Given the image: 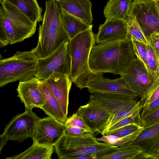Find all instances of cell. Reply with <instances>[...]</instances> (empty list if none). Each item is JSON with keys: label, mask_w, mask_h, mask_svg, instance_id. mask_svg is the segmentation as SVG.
Wrapping results in <instances>:
<instances>
[{"label": "cell", "mask_w": 159, "mask_h": 159, "mask_svg": "<svg viewBox=\"0 0 159 159\" xmlns=\"http://www.w3.org/2000/svg\"><path fill=\"white\" fill-rule=\"evenodd\" d=\"M57 2L61 9L87 24H92V3L89 0H59Z\"/></svg>", "instance_id": "obj_19"}, {"label": "cell", "mask_w": 159, "mask_h": 159, "mask_svg": "<svg viewBox=\"0 0 159 159\" xmlns=\"http://www.w3.org/2000/svg\"><path fill=\"white\" fill-rule=\"evenodd\" d=\"M133 47L136 57L143 64L148 70L147 61V51L146 44L133 37H131Z\"/></svg>", "instance_id": "obj_29"}, {"label": "cell", "mask_w": 159, "mask_h": 159, "mask_svg": "<svg viewBox=\"0 0 159 159\" xmlns=\"http://www.w3.org/2000/svg\"><path fill=\"white\" fill-rule=\"evenodd\" d=\"M60 159H72L78 156L98 155L97 159L116 150L118 147L97 141L94 134L74 136L64 133L54 146Z\"/></svg>", "instance_id": "obj_5"}, {"label": "cell", "mask_w": 159, "mask_h": 159, "mask_svg": "<svg viewBox=\"0 0 159 159\" xmlns=\"http://www.w3.org/2000/svg\"><path fill=\"white\" fill-rule=\"evenodd\" d=\"M69 42L63 43L50 54L38 59L36 77L42 81L54 73L70 75L71 59L68 50Z\"/></svg>", "instance_id": "obj_8"}, {"label": "cell", "mask_w": 159, "mask_h": 159, "mask_svg": "<svg viewBox=\"0 0 159 159\" xmlns=\"http://www.w3.org/2000/svg\"><path fill=\"white\" fill-rule=\"evenodd\" d=\"M159 121V107L141 119L142 126L145 127Z\"/></svg>", "instance_id": "obj_33"}, {"label": "cell", "mask_w": 159, "mask_h": 159, "mask_svg": "<svg viewBox=\"0 0 159 159\" xmlns=\"http://www.w3.org/2000/svg\"><path fill=\"white\" fill-rule=\"evenodd\" d=\"M158 75H159V58L158 59Z\"/></svg>", "instance_id": "obj_40"}, {"label": "cell", "mask_w": 159, "mask_h": 159, "mask_svg": "<svg viewBox=\"0 0 159 159\" xmlns=\"http://www.w3.org/2000/svg\"><path fill=\"white\" fill-rule=\"evenodd\" d=\"M64 123L67 126L83 128L91 131L85 124L82 116L77 111L67 118Z\"/></svg>", "instance_id": "obj_32"}, {"label": "cell", "mask_w": 159, "mask_h": 159, "mask_svg": "<svg viewBox=\"0 0 159 159\" xmlns=\"http://www.w3.org/2000/svg\"><path fill=\"white\" fill-rule=\"evenodd\" d=\"M77 111L94 134H102L112 115L90 98L88 103L80 106Z\"/></svg>", "instance_id": "obj_14"}, {"label": "cell", "mask_w": 159, "mask_h": 159, "mask_svg": "<svg viewBox=\"0 0 159 159\" xmlns=\"http://www.w3.org/2000/svg\"><path fill=\"white\" fill-rule=\"evenodd\" d=\"M16 6L31 21L38 23L42 21L43 9L37 0H3Z\"/></svg>", "instance_id": "obj_23"}, {"label": "cell", "mask_w": 159, "mask_h": 159, "mask_svg": "<svg viewBox=\"0 0 159 159\" xmlns=\"http://www.w3.org/2000/svg\"><path fill=\"white\" fill-rule=\"evenodd\" d=\"M125 21L127 29L126 39L131 40V37H133L139 41L148 43L139 25L131 16L128 15Z\"/></svg>", "instance_id": "obj_27"}, {"label": "cell", "mask_w": 159, "mask_h": 159, "mask_svg": "<svg viewBox=\"0 0 159 159\" xmlns=\"http://www.w3.org/2000/svg\"><path fill=\"white\" fill-rule=\"evenodd\" d=\"M98 155L96 154H85L76 157L74 159H97Z\"/></svg>", "instance_id": "obj_37"}, {"label": "cell", "mask_w": 159, "mask_h": 159, "mask_svg": "<svg viewBox=\"0 0 159 159\" xmlns=\"http://www.w3.org/2000/svg\"><path fill=\"white\" fill-rule=\"evenodd\" d=\"M158 75L152 74L136 57L125 74L120 77L128 86L141 97L154 82Z\"/></svg>", "instance_id": "obj_11"}, {"label": "cell", "mask_w": 159, "mask_h": 159, "mask_svg": "<svg viewBox=\"0 0 159 159\" xmlns=\"http://www.w3.org/2000/svg\"><path fill=\"white\" fill-rule=\"evenodd\" d=\"M54 146H46L33 143L23 152L6 158L8 159H50Z\"/></svg>", "instance_id": "obj_24"}, {"label": "cell", "mask_w": 159, "mask_h": 159, "mask_svg": "<svg viewBox=\"0 0 159 159\" xmlns=\"http://www.w3.org/2000/svg\"><path fill=\"white\" fill-rule=\"evenodd\" d=\"M143 129L124 137H119L111 134L103 135L101 137L96 138V139L98 141L105 142L109 145L120 147L127 144L135 139Z\"/></svg>", "instance_id": "obj_26"}, {"label": "cell", "mask_w": 159, "mask_h": 159, "mask_svg": "<svg viewBox=\"0 0 159 159\" xmlns=\"http://www.w3.org/2000/svg\"><path fill=\"white\" fill-rule=\"evenodd\" d=\"M38 58L32 49L18 51L12 57L0 60V87L36 77Z\"/></svg>", "instance_id": "obj_6"}, {"label": "cell", "mask_w": 159, "mask_h": 159, "mask_svg": "<svg viewBox=\"0 0 159 159\" xmlns=\"http://www.w3.org/2000/svg\"><path fill=\"white\" fill-rule=\"evenodd\" d=\"M100 75L89 82L86 85L91 93H109L128 96L135 99L139 95L131 89L122 77L111 80L106 78Z\"/></svg>", "instance_id": "obj_15"}, {"label": "cell", "mask_w": 159, "mask_h": 159, "mask_svg": "<svg viewBox=\"0 0 159 159\" xmlns=\"http://www.w3.org/2000/svg\"><path fill=\"white\" fill-rule=\"evenodd\" d=\"M92 99L109 113L112 114L102 135L111 126L123 118L139 114L142 109L139 101L126 95L109 93H91Z\"/></svg>", "instance_id": "obj_7"}, {"label": "cell", "mask_w": 159, "mask_h": 159, "mask_svg": "<svg viewBox=\"0 0 159 159\" xmlns=\"http://www.w3.org/2000/svg\"><path fill=\"white\" fill-rule=\"evenodd\" d=\"M144 129L139 124H131L115 130L107 132L105 135H112L119 137L127 136L136 131Z\"/></svg>", "instance_id": "obj_31"}, {"label": "cell", "mask_w": 159, "mask_h": 159, "mask_svg": "<svg viewBox=\"0 0 159 159\" xmlns=\"http://www.w3.org/2000/svg\"><path fill=\"white\" fill-rule=\"evenodd\" d=\"M136 56L132 40H119L94 45L89 64L93 71L125 75Z\"/></svg>", "instance_id": "obj_1"}, {"label": "cell", "mask_w": 159, "mask_h": 159, "mask_svg": "<svg viewBox=\"0 0 159 159\" xmlns=\"http://www.w3.org/2000/svg\"><path fill=\"white\" fill-rule=\"evenodd\" d=\"M152 0V1H158V0Z\"/></svg>", "instance_id": "obj_41"}, {"label": "cell", "mask_w": 159, "mask_h": 159, "mask_svg": "<svg viewBox=\"0 0 159 159\" xmlns=\"http://www.w3.org/2000/svg\"><path fill=\"white\" fill-rule=\"evenodd\" d=\"M65 125V124H64ZM65 126V133L66 134L74 136H87L94 134L91 131L84 129Z\"/></svg>", "instance_id": "obj_34"}, {"label": "cell", "mask_w": 159, "mask_h": 159, "mask_svg": "<svg viewBox=\"0 0 159 159\" xmlns=\"http://www.w3.org/2000/svg\"><path fill=\"white\" fill-rule=\"evenodd\" d=\"M61 10L62 23L70 40L82 32L92 30V24H87L65 11Z\"/></svg>", "instance_id": "obj_21"}, {"label": "cell", "mask_w": 159, "mask_h": 159, "mask_svg": "<svg viewBox=\"0 0 159 159\" xmlns=\"http://www.w3.org/2000/svg\"><path fill=\"white\" fill-rule=\"evenodd\" d=\"M0 2V47L22 42L34 34L37 23L10 3L3 0Z\"/></svg>", "instance_id": "obj_4"}, {"label": "cell", "mask_w": 159, "mask_h": 159, "mask_svg": "<svg viewBox=\"0 0 159 159\" xmlns=\"http://www.w3.org/2000/svg\"><path fill=\"white\" fill-rule=\"evenodd\" d=\"M39 87L44 100V104L41 109L49 116L64 123L67 118L56 98L48 87L41 81Z\"/></svg>", "instance_id": "obj_20"}, {"label": "cell", "mask_w": 159, "mask_h": 159, "mask_svg": "<svg viewBox=\"0 0 159 159\" xmlns=\"http://www.w3.org/2000/svg\"><path fill=\"white\" fill-rule=\"evenodd\" d=\"M45 5L42 22L39 29L37 45L32 49L38 58L47 56L63 43L70 40L62 23L61 10L57 2L49 0Z\"/></svg>", "instance_id": "obj_2"}, {"label": "cell", "mask_w": 159, "mask_h": 159, "mask_svg": "<svg viewBox=\"0 0 159 159\" xmlns=\"http://www.w3.org/2000/svg\"><path fill=\"white\" fill-rule=\"evenodd\" d=\"M142 152L141 149L137 147L127 143L101 157L100 159H136Z\"/></svg>", "instance_id": "obj_25"}, {"label": "cell", "mask_w": 159, "mask_h": 159, "mask_svg": "<svg viewBox=\"0 0 159 159\" xmlns=\"http://www.w3.org/2000/svg\"><path fill=\"white\" fill-rule=\"evenodd\" d=\"M0 152H1V150L5 145L7 143L8 141L5 137L2 134L0 136Z\"/></svg>", "instance_id": "obj_38"}, {"label": "cell", "mask_w": 159, "mask_h": 159, "mask_svg": "<svg viewBox=\"0 0 159 159\" xmlns=\"http://www.w3.org/2000/svg\"><path fill=\"white\" fill-rule=\"evenodd\" d=\"M128 15L138 24L148 43L151 34L159 33V16L155 1L133 0Z\"/></svg>", "instance_id": "obj_9"}, {"label": "cell", "mask_w": 159, "mask_h": 159, "mask_svg": "<svg viewBox=\"0 0 159 159\" xmlns=\"http://www.w3.org/2000/svg\"><path fill=\"white\" fill-rule=\"evenodd\" d=\"M127 29L125 20L119 19L106 20L100 25L96 35V43H100L126 39Z\"/></svg>", "instance_id": "obj_18"}, {"label": "cell", "mask_w": 159, "mask_h": 159, "mask_svg": "<svg viewBox=\"0 0 159 159\" xmlns=\"http://www.w3.org/2000/svg\"><path fill=\"white\" fill-rule=\"evenodd\" d=\"M41 81L35 77L27 81L19 82L17 91L18 95L26 109L34 107L41 108L44 100L39 85Z\"/></svg>", "instance_id": "obj_17"}, {"label": "cell", "mask_w": 159, "mask_h": 159, "mask_svg": "<svg viewBox=\"0 0 159 159\" xmlns=\"http://www.w3.org/2000/svg\"><path fill=\"white\" fill-rule=\"evenodd\" d=\"M158 107H159V97L143 109L142 113L140 114L141 118H143L150 112Z\"/></svg>", "instance_id": "obj_35"}, {"label": "cell", "mask_w": 159, "mask_h": 159, "mask_svg": "<svg viewBox=\"0 0 159 159\" xmlns=\"http://www.w3.org/2000/svg\"><path fill=\"white\" fill-rule=\"evenodd\" d=\"M40 119L32 111L26 109L14 117L6 125L3 135L7 141L22 142L33 138L36 124Z\"/></svg>", "instance_id": "obj_10"}, {"label": "cell", "mask_w": 159, "mask_h": 159, "mask_svg": "<svg viewBox=\"0 0 159 159\" xmlns=\"http://www.w3.org/2000/svg\"><path fill=\"white\" fill-rule=\"evenodd\" d=\"M56 0V1H57V2L59 0Z\"/></svg>", "instance_id": "obj_42"}, {"label": "cell", "mask_w": 159, "mask_h": 159, "mask_svg": "<svg viewBox=\"0 0 159 159\" xmlns=\"http://www.w3.org/2000/svg\"><path fill=\"white\" fill-rule=\"evenodd\" d=\"M146 48L148 70L152 74L157 75H158V58L150 43L146 44Z\"/></svg>", "instance_id": "obj_30"}, {"label": "cell", "mask_w": 159, "mask_h": 159, "mask_svg": "<svg viewBox=\"0 0 159 159\" xmlns=\"http://www.w3.org/2000/svg\"><path fill=\"white\" fill-rule=\"evenodd\" d=\"M132 0H109L104 8L106 20H125L128 16Z\"/></svg>", "instance_id": "obj_22"}, {"label": "cell", "mask_w": 159, "mask_h": 159, "mask_svg": "<svg viewBox=\"0 0 159 159\" xmlns=\"http://www.w3.org/2000/svg\"><path fill=\"white\" fill-rule=\"evenodd\" d=\"M128 143L141 150L136 159H159V121L144 127L139 135Z\"/></svg>", "instance_id": "obj_13"}, {"label": "cell", "mask_w": 159, "mask_h": 159, "mask_svg": "<svg viewBox=\"0 0 159 159\" xmlns=\"http://www.w3.org/2000/svg\"><path fill=\"white\" fill-rule=\"evenodd\" d=\"M149 43L151 45L158 59L159 58V33L151 34L150 36Z\"/></svg>", "instance_id": "obj_36"}, {"label": "cell", "mask_w": 159, "mask_h": 159, "mask_svg": "<svg viewBox=\"0 0 159 159\" xmlns=\"http://www.w3.org/2000/svg\"><path fill=\"white\" fill-rule=\"evenodd\" d=\"M64 123L49 116L38 121L32 138L33 143L54 146L65 132Z\"/></svg>", "instance_id": "obj_12"}, {"label": "cell", "mask_w": 159, "mask_h": 159, "mask_svg": "<svg viewBox=\"0 0 159 159\" xmlns=\"http://www.w3.org/2000/svg\"><path fill=\"white\" fill-rule=\"evenodd\" d=\"M41 82L56 98L67 117L69 93L72 83L69 76L54 73L48 78Z\"/></svg>", "instance_id": "obj_16"}, {"label": "cell", "mask_w": 159, "mask_h": 159, "mask_svg": "<svg viewBox=\"0 0 159 159\" xmlns=\"http://www.w3.org/2000/svg\"><path fill=\"white\" fill-rule=\"evenodd\" d=\"M156 8L159 16V0L155 1Z\"/></svg>", "instance_id": "obj_39"}, {"label": "cell", "mask_w": 159, "mask_h": 159, "mask_svg": "<svg viewBox=\"0 0 159 159\" xmlns=\"http://www.w3.org/2000/svg\"><path fill=\"white\" fill-rule=\"evenodd\" d=\"M95 43L96 35L92 30L79 34L69 42L68 50L71 59L69 77L80 90L85 88L89 82L104 74L93 71L89 66L90 52Z\"/></svg>", "instance_id": "obj_3"}, {"label": "cell", "mask_w": 159, "mask_h": 159, "mask_svg": "<svg viewBox=\"0 0 159 159\" xmlns=\"http://www.w3.org/2000/svg\"><path fill=\"white\" fill-rule=\"evenodd\" d=\"M159 97V75L156 79L142 97L139 101L143 109Z\"/></svg>", "instance_id": "obj_28"}]
</instances>
